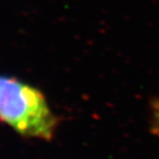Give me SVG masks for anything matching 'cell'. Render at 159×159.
Wrapping results in <instances>:
<instances>
[{"label":"cell","instance_id":"7a4b0ae2","mask_svg":"<svg viewBox=\"0 0 159 159\" xmlns=\"http://www.w3.org/2000/svg\"><path fill=\"white\" fill-rule=\"evenodd\" d=\"M151 131L159 138V99L153 100L151 105Z\"/></svg>","mask_w":159,"mask_h":159},{"label":"cell","instance_id":"6da1fadb","mask_svg":"<svg viewBox=\"0 0 159 159\" xmlns=\"http://www.w3.org/2000/svg\"><path fill=\"white\" fill-rule=\"evenodd\" d=\"M0 122L26 138L53 139L59 120L36 87L0 76Z\"/></svg>","mask_w":159,"mask_h":159}]
</instances>
